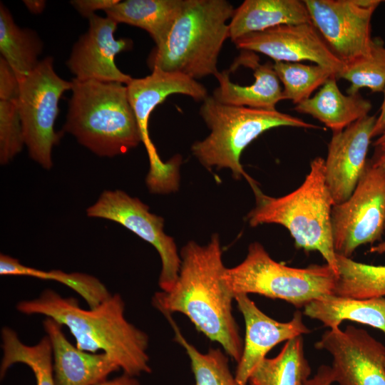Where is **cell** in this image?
I'll return each instance as SVG.
<instances>
[{
	"label": "cell",
	"mask_w": 385,
	"mask_h": 385,
	"mask_svg": "<svg viewBox=\"0 0 385 385\" xmlns=\"http://www.w3.org/2000/svg\"><path fill=\"white\" fill-rule=\"evenodd\" d=\"M311 367L304 350L302 336L287 341L279 353L265 358L252 372L250 385H304Z\"/></svg>",
	"instance_id": "cell-24"
},
{
	"label": "cell",
	"mask_w": 385,
	"mask_h": 385,
	"mask_svg": "<svg viewBox=\"0 0 385 385\" xmlns=\"http://www.w3.org/2000/svg\"><path fill=\"white\" fill-rule=\"evenodd\" d=\"M305 23L312 21L304 1L245 0L235 9L229 23V38L234 42L279 25Z\"/></svg>",
	"instance_id": "cell-20"
},
{
	"label": "cell",
	"mask_w": 385,
	"mask_h": 385,
	"mask_svg": "<svg viewBox=\"0 0 385 385\" xmlns=\"http://www.w3.org/2000/svg\"><path fill=\"white\" fill-rule=\"evenodd\" d=\"M369 253L382 255L385 254V241L381 242L371 247L369 250Z\"/></svg>",
	"instance_id": "cell-40"
},
{
	"label": "cell",
	"mask_w": 385,
	"mask_h": 385,
	"mask_svg": "<svg viewBox=\"0 0 385 385\" xmlns=\"http://www.w3.org/2000/svg\"><path fill=\"white\" fill-rule=\"evenodd\" d=\"M337 277L334 294L355 299L385 296V265H372L336 254Z\"/></svg>",
	"instance_id": "cell-28"
},
{
	"label": "cell",
	"mask_w": 385,
	"mask_h": 385,
	"mask_svg": "<svg viewBox=\"0 0 385 385\" xmlns=\"http://www.w3.org/2000/svg\"><path fill=\"white\" fill-rule=\"evenodd\" d=\"M62 325L46 317L43 327L52 347L56 385H97L120 369L106 353H90L74 346Z\"/></svg>",
	"instance_id": "cell-18"
},
{
	"label": "cell",
	"mask_w": 385,
	"mask_h": 385,
	"mask_svg": "<svg viewBox=\"0 0 385 385\" xmlns=\"http://www.w3.org/2000/svg\"><path fill=\"white\" fill-rule=\"evenodd\" d=\"M88 29L73 45L66 62L70 72L78 81L96 80L119 82L127 85L130 75L122 72L115 63V56L130 48L128 38H115L118 24L108 16L96 14L88 19Z\"/></svg>",
	"instance_id": "cell-15"
},
{
	"label": "cell",
	"mask_w": 385,
	"mask_h": 385,
	"mask_svg": "<svg viewBox=\"0 0 385 385\" xmlns=\"http://www.w3.org/2000/svg\"><path fill=\"white\" fill-rule=\"evenodd\" d=\"M381 0H304L312 24L345 66L370 54L371 21Z\"/></svg>",
	"instance_id": "cell-11"
},
{
	"label": "cell",
	"mask_w": 385,
	"mask_h": 385,
	"mask_svg": "<svg viewBox=\"0 0 385 385\" xmlns=\"http://www.w3.org/2000/svg\"><path fill=\"white\" fill-rule=\"evenodd\" d=\"M89 217L118 223L152 245L162 263L158 279L161 291L170 290L178 279L181 258L174 239L165 234L163 217L151 213L148 205L120 190H105L86 210Z\"/></svg>",
	"instance_id": "cell-12"
},
{
	"label": "cell",
	"mask_w": 385,
	"mask_h": 385,
	"mask_svg": "<svg viewBox=\"0 0 385 385\" xmlns=\"http://www.w3.org/2000/svg\"><path fill=\"white\" fill-rule=\"evenodd\" d=\"M303 313L330 329L350 320L376 328L385 334V297L355 299L328 294L308 303Z\"/></svg>",
	"instance_id": "cell-23"
},
{
	"label": "cell",
	"mask_w": 385,
	"mask_h": 385,
	"mask_svg": "<svg viewBox=\"0 0 385 385\" xmlns=\"http://www.w3.org/2000/svg\"><path fill=\"white\" fill-rule=\"evenodd\" d=\"M19 94V78L8 62L0 57V100H17Z\"/></svg>",
	"instance_id": "cell-33"
},
{
	"label": "cell",
	"mask_w": 385,
	"mask_h": 385,
	"mask_svg": "<svg viewBox=\"0 0 385 385\" xmlns=\"http://www.w3.org/2000/svg\"><path fill=\"white\" fill-rule=\"evenodd\" d=\"M3 355L0 365V376L3 378L14 364L21 363L33 371L36 385H56L53 369V354L51 342L44 336L37 344H24L16 332L9 327L1 332Z\"/></svg>",
	"instance_id": "cell-26"
},
{
	"label": "cell",
	"mask_w": 385,
	"mask_h": 385,
	"mask_svg": "<svg viewBox=\"0 0 385 385\" xmlns=\"http://www.w3.org/2000/svg\"><path fill=\"white\" fill-rule=\"evenodd\" d=\"M71 87V81L56 73L51 56L41 59L29 75L19 80L17 102L24 144L30 158L46 170L53 165V148L61 139V134L54 129L58 103Z\"/></svg>",
	"instance_id": "cell-9"
},
{
	"label": "cell",
	"mask_w": 385,
	"mask_h": 385,
	"mask_svg": "<svg viewBox=\"0 0 385 385\" xmlns=\"http://www.w3.org/2000/svg\"><path fill=\"white\" fill-rule=\"evenodd\" d=\"M23 2L26 9L34 14H41L46 4V1L43 0H24Z\"/></svg>",
	"instance_id": "cell-39"
},
{
	"label": "cell",
	"mask_w": 385,
	"mask_h": 385,
	"mask_svg": "<svg viewBox=\"0 0 385 385\" xmlns=\"http://www.w3.org/2000/svg\"><path fill=\"white\" fill-rule=\"evenodd\" d=\"M63 130L100 157L127 153L141 142L127 86L119 82L71 81Z\"/></svg>",
	"instance_id": "cell-4"
},
{
	"label": "cell",
	"mask_w": 385,
	"mask_h": 385,
	"mask_svg": "<svg viewBox=\"0 0 385 385\" xmlns=\"http://www.w3.org/2000/svg\"><path fill=\"white\" fill-rule=\"evenodd\" d=\"M384 93V99L381 106L379 115L376 117L374 127L372 133V138L379 136L385 131V89Z\"/></svg>",
	"instance_id": "cell-38"
},
{
	"label": "cell",
	"mask_w": 385,
	"mask_h": 385,
	"mask_svg": "<svg viewBox=\"0 0 385 385\" xmlns=\"http://www.w3.org/2000/svg\"><path fill=\"white\" fill-rule=\"evenodd\" d=\"M332 227L336 254L351 257L357 247L381 239L385 231V170L368 159L354 192L334 205Z\"/></svg>",
	"instance_id": "cell-10"
},
{
	"label": "cell",
	"mask_w": 385,
	"mask_h": 385,
	"mask_svg": "<svg viewBox=\"0 0 385 385\" xmlns=\"http://www.w3.org/2000/svg\"><path fill=\"white\" fill-rule=\"evenodd\" d=\"M339 78L350 83L346 93H359V90L369 88L372 92H384L385 89V46L381 40L374 39L369 55L346 66Z\"/></svg>",
	"instance_id": "cell-31"
},
{
	"label": "cell",
	"mask_w": 385,
	"mask_h": 385,
	"mask_svg": "<svg viewBox=\"0 0 385 385\" xmlns=\"http://www.w3.org/2000/svg\"><path fill=\"white\" fill-rule=\"evenodd\" d=\"M0 274L26 276L61 283L82 297L92 309L108 299L111 294L98 278L86 273L65 272L59 270L45 271L21 264L9 255H0Z\"/></svg>",
	"instance_id": "cell-27"
},
{
	"label": "cell",
	"mask_w": 385,
	"mask_h": 385,
	"mask_svg": "<svg viewBox=\"0 0 385 385\" xmlns=\"http://www.w3.org/2000/svg\"><path fill=\"white\" fill-rule=\"evenodd\" d=\"M337 274L327 263L304 268L286 266L274 260L259 242L249 245L246 257L225 269L222 279L234 296L257 294L284 300L297 308L334 294Z\"/></svg>",
	"instance_id": "cell-7"
},
{
	"label": "cell",
	"mask_w": 385,
	"mask_h": 385,
	"mask_svg": "<svg viewBox=\"0 0 385 385\" xmlns=\"http://www.w3.org/2000/svg\"><path fill=\"white\" fill-rule=\"evenodd\" d=\"M233 43L242 51L262 53L274 61H312L329 69L337 78L346 68L312 23L279 25L247 34Z\"/></svg>",
	"instance_id": "cell-14"
},
{
	"label": "cell",
	"mask_w": 385,
	"mask_h": 385,
	"mask_svg": "<svg viewBox=\"0 0 385 385\" xmlns=\"http://www.w3.org/2000/svg\"><path fill=\"white\" fill-rule=\"evenodd\" d=\"M173 332L174 340L185 349L190 361L195 385H240L229 367L227 354L221 349L210 348L200 352L182 334L171 314H165Z\"/></svg>",
	"instance_id": "cell-29"
},
{
	"label": "cell",
	"mask_w": 385,
	"mask_h": 385,
	"mask_svg": "<svg viewBox=\"0 0 385 385\" xmlns=\"http://www.w3.org/2000/svg\"><path fill=\"white\" fill-rule=\"evenodd\" d=\"M128 96L138 123L141 142L150 162L145 178L149 190L165 194L174 192L179 186V167L181 157L175 156L163 162L153 143L148 132V121L154 108L172 94H183L196 101H203L207 96L205 87L184 74L168 72L154 67L151 74L132 78L126 85Z\"/></svg>",
	"instance_id": "cell-8"
},
{
	"label": "cell",
	"mask_w": 385,
	"mask_h": 385,
	"mask_svg": "<svg viewBox=\"0 0 385 385\" xmlns=\"http://www.w3.org/2000/svg\"><path fill=\"white\" fill-rule=\"evenodd\" d=\"M125 307L121 296L114 294L97 307L84 309L75 298H64L51 289L16 304L22 314L44 315L66 326L78 349L107 354L124 374L137 376L150 373L148 336L126 319Z\"/></svg>",
	"instance_id": "cell-2"
},
{
	"label": "cell",
	"mask_w": 385,
	"mask_h": 385,
	"mask_svg": "<svg viewBox=\"0 0 385 385\" xmlns=\"http://www.w3.org/2000/svg\"><path fill=\"white\" fill-rule=\"evenodd\" d=\"M374 151L369 160L373 165L385 170V142L374 145Z\"/></svg>",
	"instance_id": "cell-36"
},
{
	"label": "cell",
	"mask_w": 385,
	"mask_h": 385,
	"mask_svg": "<svg viewBox=\"0 0 385 385\" xmlns=\"http://www.w3.org/2000/svg\"><path fill=\"white\" fill-rule=\"evenodd\" d=\"M43 43L37 33L21 28L10 11L0 4V52L16 73L19 81L29 75L38 64Z\"/></svg>",
	"instance_id": "cell-25"
},
{
	"label": "cell",
	"mask_w": 385,
	"mask_h": 385,
	"mask_svg": "<svg viewBox=\"0 0 385 385\" xmlns=\"http://www.w3.org/2000/svg\"><path fill=\"white\" fill-rule=\"evenodd\" d=\"M332 369L328 365H321L312 378H309L304 385H332L334 383Z\"/></svg>",
	"instance_id": "cell-35"
},
{
	"label": "cell",
	"mask_w": 385,
	"mask_h": 385,
	"mask_svg": "<svg viewBox=\"0 0 385 385\" xmlns=\"http://www.w3.org/2000/svg\"><path fill=\"white\" fill-rule=\"evenodd\" d=\"M118 1L119 0H73L70 3L81 16L88 19L96 14V11H105Z\"/></svg>",
	"instance_id": "cell-34"
},
{
	"label": "cell",
	"mask_w": 385,
	"mask_h": 385,
	"mask_svg": "<svg viewBox=\"0 0 385 385\" xmlns=\"http://www.w3.org/2000/svg\"><path fill=\"white\" fill-rule=\"evenodd\" d=\"M314 346L332 355L339 385H385V346L366 330L351 325L329 329Z\"/></svg>",
	"instance_id": "cell-13"
},
{
	"label": "cell",
	"mask_w": 385,
	"mask_h": 385,
	"mask_svg": "<svg viewBox=\"0 0 385 385\" xmlns=\"http://www.w3.org/2000/svg\"><path fill=\"white\" fill-rule=\"evenodd\" d=\"M258 56L252 51H242L231 66L235 71L244 66L253 70L255 81L250 86L232 83L230 71H223L215 76L219 86L214 90L212 97L220 103L252 108L274 110L279 101L284 100L283 88L273 67V63H259Z\"/></svg>",
	"instance_id": "cell-19"
},
{
	"label": "cell",
	"mask_w": 385,
	"mask_h": 385,
	"mask_svg": "<svg viewBox=\"0 0 385 385\" xmlns=\"http://www.w3.org/2000/svg\"><path fill=\"white\" fill-rule=\"evenodd\" d=\"M376 118L368 115L333 133L324 160V177L334 205L351 196L365 170Z\"/></svg>",
	"instance_id": "cell-16"
},
{
	"label": "cell",
	"mask_w": 385,
	"mask_h": 385,
	"mask_svg": "<svg viewBox=\"0 0 385 385\" xmlns=\"http://www.w3.org/2000/svg\"><path fill=\"white\" fill-rule=\"evenodd\" d=\"M250 185L255 196V206L247 216L250 225H282L297 248L319 252L337 274L332 227L334 202L325 181L324 159L312 160L302 184L286 195L271 197L263 193L255 180Z\"/></svg>",
	"instance_id": "cell-3"
},
{
	"label": "cell",
	"mask_w": 385,
	"mask_h": 385,
	"mask_svg": "<svg viewBox=\"0 0 385 385\" xmlns=\"http://www.w3.org/2000/svg\"><path fill=\"white\" fill-rule=\"evenodd\" d=\"M185 0L119 1L106 10V16L117 24L123 23L147 31L160 48L181 12Z\"/></svg>",
	"instance_id": "cell-22"
},
{
	"label": "cell",
	"mask_w": 385,
	"mask_h": 385,
	"mask_svg": "<svg viewBox=\"0 0 385 385\" xmlns=\"http://www.w3.org/2000/svg\"><path fill=\"white\" fill-rule=\"evenodd\" d=\"M235 9L226 0H185L165 43L150 53V68L180 73L196 81L215 76L218 56L229 38L226 22Z\"/></svg>",
	"instance_id": "cell-5"
},
{
	"label": "cell",
	"mask_w": 385,
	"mask_h": 385,
	"mask_svg": "<svg viewBox=\"0 0 385 385\" xmlns=\"http://www.w3.org/2000/svg\"><path fill=\"white\" fill-rule=\"evenodd\" d=\"M238 309L245 324V337L235 379L240 385H247L250 376L267 353L277 344L310 332L302 313L296 311L291 320L278 322L260 310L248 294L235 296Z\"/></svg>",
	"instance_id": "cell-17"
},
{
	"label": "cell",
	"mask_w": 385,
	"mask_h": 385,
	"mask_svg": "<svg viewBox=\"0 0 385 385\" xmlns=\"http://www.w3.org/2000/svg\"><path fill=\"white\" fill-rule=\"evenodd\" d=\"M332 76L312 97L296 105L294 110L307 114L337 133L369 115L371 103L359 93L344 95Z\"/></svg>",
	"instance_id": "cell-21"
},
{
	"label": "cell",
	"mask_w": 385,
	"mask_h": 385,
	"mask_svg": "<svg viewBox=\"0 0 385 385\" xmlns=\"http://www.w3.org/2000/svg\"><path fill=\"white\" fill-rule=\"evenodd\" d=\"M135 377L123 373L120 376L113 379H106L97 385H140Z\"/></svg>",
	"instance_id": "cell-37"
},
{
	"label": "cell",
	"mask_w": 385,
	"mask_h": 385,
	"mask_svg": "<svg viewBox=\"0 0 385 385\" xmlns=\"http://www.w3.org/2000/svg\"><path fill=\"white\" fill-rule=\"evenodd\" d=\"M180 258L177 281L170 290L157 292L153 305L164 315H185L197 331L220 344L237 363L243 342L232 314L235 296L222 279L225 267L218 235L214 234L205 245L188 242Z\"/></svg>",
	"instance_id": "cell-1"
},
{
	"label": "cell",
	"mask_w": 385,
	"mask_h": 385,
	"mask_svg": "<svg viewBox=\"0 0 385 385\" xmlns=\"http://www.w3.org/2000/svg\"><path fill=\"white\" fill-rule=\"evenodd\" d=\"M385 142V131H384L374 142V145Z\"/></svg>",
	"instance_id": "cell-41"
},
{
	"label": "cell",
	"mask_w": 385,
	"mask_h": 385,
	"mask_svg": "<svg viewBox=\"0 0 385 385\" xmlns=\"http://www.w3.org/2000/svg\"><path fill=\"white\" fill-rule=\"evenodd\" d=\"M200 113L210 133L204 140L192 144V154L205 167L227 168L235 179L244 177L249 183L254 180L245 172L240 156L259 135L280 126L322 128L277 109L231 106L220 103L209 96L202 101Z\"/></svg>",
	"instance_id": "cell-6"
},
{
	"label": "cell",
	"mask_w": 385,
	"mask_h": 385,
	"mask_svg": "<svg viewBox=\"0 0 385 385\" xmlns=\"http://www.w3.org/2000/svg\"><path fill=\"white\" fill-rule=\"evenodd\" d=\"M17 100H0V163L1 165L8 164L25 145Z\"/></svg>",
	"instance_id": "cell-32"
},
{
	"label": "cell",
	"mask_w": 385,
	"mask_h": 385,
	"mask_svg": "<svg viewBox=\"0 0 385 385\" xmlns=\"http://www.w3.org/2000/svg\"><path fill=\"white\" fill-rule=\"evenodd\" d=\"M273 67L283 84L284 100L295 105L309 98L330 77L337 76L329 69L317 64L274 61Z\"/></svg>",
	"instance_id": "cell-30"
}]
</instances>
